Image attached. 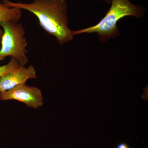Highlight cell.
Segmentation results:
<instances>
[{
    "instance_id": "obj_7",
    "label": "cell",
    "mask_w": 148,
    "mask_h": 148,
    "mask_svg": "<svg viewBox=\"0 0 148 148\" xmlns=\"http://www.w3.org/2000/svg\"><path fill=\"white\" fill-rule=\"evenodd\" d=\"M21 66L18 62L13 58H11L8 64L0 66V77L3 75L12 71Z\"/></svg>"
},
{
    "instance_id": "obj_11",
    "label": "cell",
    "mask_w": 148,
    "mask_h": 148,
    "mask_svg": "<svg viewBox=\"0 0 148 148\" xmlns=\"http://www.w3.org/2000/svg\"><path fill=\"white\" fill-rule=\"evenodd\" d=\"M0 49H1V45H0Z\"/></svg>"
},
{
    "instance_id": "obj_9",
    "label": "cell",
    "mask_w": 148,
    "mask_h": 148,
    "mask_svg": "<svg viewBox=\"0 0 148 148\" xmlns=\"http://www.w3.org/2000/svg\"><path fill=\"white\" fill-rule=\"evenodd\" d=\"M101 1H103L106 2V3H110L111 0H101Z\"/></svg>"
},
{
    "instance_id": "obj_6",
    "label": "cell",
    "mask_w": 148,
    "mask_h": 148,
    "mask_svg": "<svg viewBox=\"0 0 148 148\" xmlns=\"http://www.w3.org/2000/svg\"><path fill=\"white\" fill-rule=\"evenodd\" d=\"M21 10L16 8H10L0 2V22L2 21L18 22L22 17ZM3 30L0 27V40Z\"/></svg>"
},
{
    "instance_id": "obj_1",
    "label": "cell",
    "mask_w": 148,
    "mask_h": 148,
    "mask_svg": "<svg viewBox=\"0 0 148 148\" xmlns=\"http://www.w3.org/2000/svg\"><path fill=\"white\" fill-rule=\"evenodd\" d=\"M4 4L28 11L36 16L40 27L63 45L73 39L69 27L68 3L66 0H34L30 3L12 2Z\"/></svg>"
},
{
    "instance_id": "obj_8",
    "label": "cell",
    "mask_w": 148,
    "mask_h": 148,
    "mask_svg": "<svg viewBox=\"0 0 148 148\" xmlns=\"http://www.w3.org/2000/svg\"><path fill=\"white\" fill-rule=\"evenodd\" d=\"M116 148H130L129 145L125 143H120L116 146Z\"/></svg>"
},
{
    "instance_id": "obj_4",
    "label": "cell",
    "mask_w": 148,
    "mask_h": 148,
    "mask_svg": "<svg viewBox=\"0 0 148 148\" xmlns=\"http://www.w3.org/2000/svg\"><path fill=\"white\" fill-rule=\"evenodd\" d=\"M15 100L32 108L37 109L43 105L41 90L34 86L19 85L5 92H0V101Z\"/></svg>"
},
{
    "instance_id": "obj_5",
    "label": "cell",
    "mask_w": 148,
    "mask_h": 148,
    "mask_svg": "<svg viewBox=\"0 0 148 148\" xmlns=\"http://www.w3.org/2000/svg\"><path fill=\"white\" fill-rule=\"evenodd\" d=\"M36 78V71L34 66H20L0 77V92H5L19 85L26 84L29 79Z\"/></svg>"
},
{
    "instance_id": "obj_2",
    "label": "cell",
    "mask_w": 148,
    "mask_h": 148,
    "mask_svg": "<svg viewBox=\"0 0 148 148\" xmlns=\"http://www.w3.org/2000/svg\"><path fill=\"white\" fill-rule=\"evenodd\" d=\"M110 4V8L98 24L86 29L73 31V36L96 33L101 42H105L119 36L117 24L121 18L127 16L140 18L146 11L143 6L134 4L130 0H111Z\"/></svg>"
},
{
    "instance_id": "obj_10",
    "label": "cell",
    "mask_w": 148,
    "mask_h": 148,
    "mask_svg": "<svg viewBox=\"0 0 148 148\" xmlns=\"http://www.w3.org/2000/svg\"><path fill=\"white\" fill-rule=\"evenodd\" d=\"M1 1H2L3 3H5V2H6L7 1H8V0H1Z\"/></svg>"
},
{
    "instance_id": "obj_3",
    "label": "cell",
    "mask_w": 148,
    "mask_h": 148,
    "mask_svg": "<svg viewBox=\"0 0 148 148\" xmlns=\"http://www.w3.org/2000/svg\"><path fill=\"white\" fill-rule=\"evenodd\" d=\"M0 27L3 30L0 40V61L10 57L16 59L20 66H25L29 60L27 56L28 42L24 27L19 22L10 21L0 22Z\"/></svg>"
}]
</instances>
